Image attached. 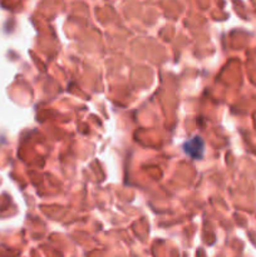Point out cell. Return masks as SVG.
Returning a JSON list of instances; mask_svg holds the SVG:
<instances>
[{"label": "cell", "instance_id": "6da1fadb", "mask_svg": "<svg viewBox=\"0 0 256 257\" xmlns=\"http://www.w3.org/2000/svg\"><path fill=\"white\" fill-rule=\"evenodd\" d=\"M183 150L185 152L190 156L191 158H195V160H200L203 156V151H205V145H203V141L201 140V137H193L191 140L186 141V143L183 145Z\"/></svg>", "mask_w": 256, "mask_h": 257}]
</instances>
